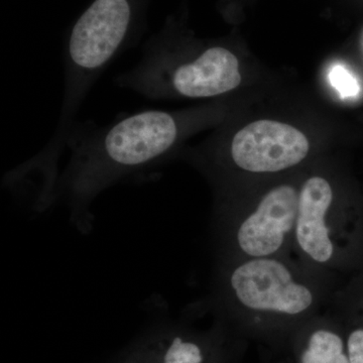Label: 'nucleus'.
Masks as SVG:
<instances>
[{"label": "nucleus", "instance_id": "12", "mask_svg": "<svg viewBox=\"0 0 363 363\" xmlns=\"http://www.w3.org/2000/svg\"><path fill=\"white\" fill-rule=\"evenodd\" d=\"M248 343L245 339L236 338L206 363H242Z\"/></svg>", "mask_w": 363, "mask_h": 363}, {"label": "nucleus", "instance_id": "5", "mask_svg": "<svg viewBox=\"0 0 363 363\" xmlns=\"http://www.w3.org/2000/svg\"><path fill=\"white\" fill-rule=\"evenodd\" d=\"M152 0H93L67 35L65 56L88 75H101L118 55L140 40Z\"/></svg>", "mask_w": 363, "mask_h": 363}, {"label": "nucleus", "instance_id": "8", "mask_svg": "<svg viewBox=\"0 0 363 363\" xmlns=\"http://www.w3.org/2000/svg\"><path fill=\"white\" fill-rule=\"evenodd\" d=\"M238 337L223 322L207 331L175 327L140 341L116 363H206Z\"/></svg>", "mask_w": 363, "mask_h": 363}, {"label": "nucleus", "instance_id": "7", "mask_svg": "<svg viewBox=\"0 0 363 363\" xmlns=\"http://www.w3.org/2000/svg\"><path fill=\"white\" fill-rule=\"evenodd\" d=\"M310 152L305 135L289 124L257 121L235 133L231 140V162L243 172L274 174L301 164Z\"/></svg>", "mask_w": 363, "mask_h": 363}, {"label": "nucleus", "instance_id": "4", "mask_svg": "<svg viewBox=\"0 0 363 363\" xmlns=\"http://www.w3.org/2000/svg\"><path fill=\"white\" fill-rule=\"evenodd\" d=\"M187 59L156 33L143 45L142 58L116 79V85L150 100L225 94L241 83L240 62L222 45L206 47Z\"/></svg>", "mask_w": 363, "mask_h": 363}, {"label": "nucleus", "instance_id": "1", "mask_svg": "<svg viewBox=\"0 0 363 363\" xmlns=\"http://www.w3.org/2000/svg\"><path fill=\"white\" fill-rule=\"evenodd\" d=\"M343 281L308 269L292 255L225 262L221 322L247 342L286 355L296 334L326 309Z\"/></svg>", "mask_w": 363, "mask_h": 363}, {"label": "nucleus", "instance_id": "2", "mask_svg": "<svg viewBox=\"0 0 363 363\" xmlns=\"http://www.w3.org/2000/svg\"><path fill=\"white\" fill-rule=\"evenodd\" d=\"M185 121L174 112L147 111L101 128L74 130L70 184L85 196L128 172L166 157L180 142Z\"/></svg>", "mask_w": 363, "mask_h": 363}, {"label": "nucleus", "instance_id": "11", "mask_svg": "<svg viewBox=\"0 0 363 363\" xmlns=\"http://www.w3.org/2000/svg\"><path fill=\"white\" fill-rule=\"evenodd\" d=\"M329 80L342 97L355 96L359 92L357 80L342 66H335L332 69L329 73Z\"/></svg>", "mask_w": 363, "mask_h": 363}, {"label": "nucleus", "instance_id": "9", "mask_svg": "<svg viewBox=\"0 0 363 363\" xmlns=\"http://www.w3.org/2000/svg\"><path fill=\"white\" fill-rule=\"evenodd\" d=\"M285 357L290 363H350L342 325L329 306L300 329Z\"/></svg>", "mask_w": 363, "mask_h": 363}, {"label": "nucleus", "instance_id": "6", "mask_svg": "<svg viewBox=\"0 0 363 363\" xmlns=\"http://www.w3.org/2000/svg\"><path fill=\"white\" fill-rule=\"evenodd\" d=\"M300 188L279 184L224 225L225 262L292 255Z\"/></svg>", "mask_w": 363, "mask_h": 363}, {"label": "nucleus", "instance_id": "10", "mask_svg": "<svg viewBox=\"0 0 363 363\" xmlns=\"http://www.w3.org/2000/svg\"><path fill=\"white\" fill-rule=\"evenodd\" d=\"M328 306L342 325L350 363H363V272L344 281Z\"/></svg>", "mask_w": 363, "mask_h": 363}, {"label": "nucleus", "instance_id": "3", "mask_svg": "<svg viewBox=\"0 0 363 363\" xmlns=\"http://www.w3.org/2000/svg\"><path fill=\"white\" fill-rule=\"evenodd\" d=\"M292 257L312 271L340 279L363 272V213L339 210L328 179L300 186Z\"/></svg>", "mask_w": 363, "mask_h": 363}]
</instances>
